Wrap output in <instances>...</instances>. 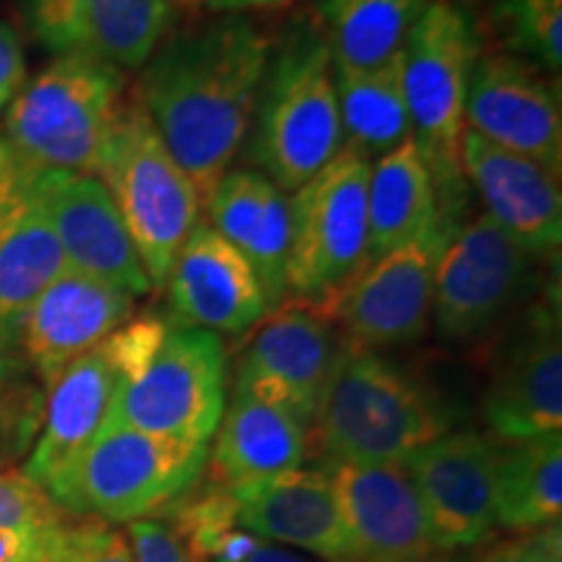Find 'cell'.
Returning <instances> with one entry per match:
<instances>
[{"label": "cell", "instance_id": "cell-19", "mask_svg": "<svg viewBox=\"0 0 562 562\" xmlns=\"http://www.w3.org/2000/svg\"><path fill=\"white\" fill-rule=\"evenodd\" d=\"M170 311L186 328L243 336L269 315L256 273L206 222L182 243L165 281Z\"/></svg>", "mask_w": 562, "mask_h": 562}, {"label": "cell", "instance_id": "cell-6", "mask_svg": "<svg viewBox=\"0 0 562 562\" xmlns=\"http://www.w3.org/2000/svg\"><path fill=\"white\" fill-rule=\"evenodd\" d=\"M480 50L476 21L459 0H430L402 50L412 138L430 167L440 206L453 214L467 193L459 154L469 79Z\"/></svg>", "mask_w": 562, "mask_h": 562}, {"label": "cell", "instance_id": "cell-8", "mask_svg": "<svg viewBox=\"0 0 562 562\" xmlns=\"http://www.w3.org/2000/svg\"><path fill=\"white\" fill-rule=\"evenodd\" d=\"M459 222V214L446 211L414 240L368 258L339 290L313 307L341 326L355 347L378 351L417 341L432 318L435 277Z\"/></svg>", "mask_w": 562, "mask_h": 562}, {"label": "cell", "instance_id": "cell-21", "mask_svg": "<svg viewBox=\"0 0 562 562\" xmlns=\"http://www.w3.org/2000/svg\"><path fill=\"white\" fill-rule=\"evenodd\" d=\"M229 495L240 529L328 562H357L331 480L323 469H294L269 480L232 484Z\"/></svg>", "mask_w": 562, "mask_h": 562}, {"label": "cell", "instance_id": "cell-39", "mask_svg": "<svg viewBox=\"0 0 562 562\" xmlns=\"http://www.w3.org/2000/svg\"><path fill=\"white\" fill-rule=\"evenodd\" d=\"M26 60L21 34L9 21H0V115L9 110L13 97L24 87Z\"/></svg>", "mask_w": 562, "mask_h": 562}, {"label": "cell", "instance_id": "cell-42", "mask_svg": "<svg viewBox=\"0 0 562 562\" xmlns=\"http://www.w3.org/2000/svg\"><path fill=\"white\" fill-rule=\"evenodd\" d=\"M13 344H16V334L9 328L0 326V385L9 383L16 375V360H13Z\"/></svg>", "mask_w": 562, "mask_h": 562}, {"label": "cell", "instance_id": "cell-14", "mask_svg": "<svg viewBox=\"0 0 562 562\" xmlns=\"http://www.w3.org/2000/svg\"><path fill=\"white\" fill-rule=\"evenodd\" d=\"M501 448L480 432H446L404 461L438 552L484 542L495 529Z\"/></svg>", "mask_w": 562, "mask_h": 562}, {"label": "cell", "instance_id": "cell-10", "mask_svg": "<svg viewBox=\"0 0 562 562\" xmlns=\"http://www.w3.org/2000/svg\"><path fill=\"white\" fill-rule=\"evenodd\" d=\"M370 161L344 149L290 199L286 292L326 300L368 258Z\"/></svg>", "mask_w": 562, "mask_h": 562}, {"label": "cell", "instance_id": "cell-45", "mask_svg": "<svg viewBox=\"0 0 562 562\" xmlns=\"http://www.w3.org/2000/svg\"><path fill=\"white\" fill-rule=\"evenodd\" d=\"M417 562H461V560H446V558H435V554H432V558H427V560H417Z\"/></svg>", "mask_w": 562, "mask_h": 562}, {"label": "cell", "instance_id": "cell-18", "mask_svg": "<svg viewBox=\"0 0 562 562\" xmlns=\"http://www.w3.org/2000/svg\"><path fill=\"white\" fill-rule=\"evenodd\" d=\"M558 305L537 307L503 351L484 391L482 414L497 438L524 442L562 427V341Z\"/></svg>", "mask_w": 562, "mask_h": 562}, {"label": "cell", "instance_id": "cell-17", "mask_svg": "<svg viewBox=\"0 0 562 562\" xmlns=\"http://www.w3.org/2000/svg\"><path fill=\"white\" fill-rule=\"evenodd\" d=\"M133 302L128 292L76 269L60 271L19 323L26 362L50 385L70 362L87 355L131 321Z\"/></svg>", "mask_w": 562, "mask_h": 562}, {"label": "cell", "instance_id": "cell-43", "mask_svg": "<svg viewBox=\"0 0 562 562\" xmlns=\"http://www.w3.org/2000/svg\"><path fill=\"white\" fill-rule=\"evenodd\" d=\"M9 165H11V157H9V151H5L3 138H0V178H3V172L9 170Z\"/></svg>", "mask_w": 562, "mask_h": 562}, {"label": "cell", "instance_id": "cell-7", "mask_svg": "<svg viewBox=\"0 0 562 562\" xmlns=\"http://www.w3.org/2000/svg\"><path fill=\"white\" fill-rule=\"evenodd\" d=\"M97 178L108 188L151 286H165L175 256L201 222V193L146 115L125 100Z\"/></svg>", "mask_w": 562, "mask_h": 562}, {"label": "cell", "instance_id": "cell-44", "mask_svg": "<svg viewBox=\"0 0 562 562\" xmlns=\"http://www.w3.org/2000/svg\"><path fill=\"white\" fill-rule=\"evenodd\" d=\"M175 5H180V9H199L203 0H175Z\"/></svg>", "mask_w": 562, "mask_h": 562}, {"label": "cell", "instance_id": "cell-24", "mask_svg": "<svg viewBox=\"0 0 562 562\" xmlns=\"http://www.w3.org/2000/svg\"><path fill=\"white\" fill-rule=\"evenodd\" d=\"M214 435L211 480L227 487L302 469L311 446V427L297 414L237 385Z\"/></svg>", "mask_w": 562, "mask_h": 562}, {"label": "cell", "instance_id": "cell-40", "mask_svg": "<svg viewBox=\"0 0 562 562\" xmlns=\"http://www.w3.org/2000/svg\"><path fill=\"white\" fill-rule=\"evenodd\" d=\"M290 3H294V0H203V9L214 13H243V16H248L250 11L284 9Z\"/></svg>", "mask_w": 562, "mask_h": 562}, {"label": "cell", "instance_id": "cell-34", "mask_svg": "<svg viewBox=\"0 0 562 562\" xmlns=\"http://www.w3.org/2000/svg\"><path fill=\"white\" fill-rule=\"evenodd\" d=\"M11 381L0 385V463L24 453L42 425L40 398L34 391Z\"/></svg>", "mask_w": 562, "mask_h": 562}, {"label": "cell", "instance_id": "cell-29", "mask_svg": "<svg viewBox=\"0 0 562 562\" xmlns=\"http://www.w3.org/2000/svg\"><path fill=\"white\" fill-rule=\"evenodd\" d=\"M562 435L510 442L501 451L495 480V524L529 533L560 521Z\"/></svg>", "mask_w": 562, "mask_h": 562}, {"label": "cell", "instance_id": "cell-9", "mask_svg": "<svg viewBox=\"0 0 562 562\" xmlns=\"http://www.w3.org/2000/svg\"><path fill=\"white\" fill-rule=\"evenodd\" d=\"M227 404V351L216 334L170 328L149 364L121 383L110 417L157 438L209 446Z\"/></svg>", "mask_w": 562, "mask_h": 562}, {"label": "cell", "instance_id": "cell-36", "mask_svg": "<svg viewBox=\"0 0 562 562\" xmlns=\"http://www.w3.org/2000/svg\"><path fill=\"white\" fill-rule=\"evenodd\" d=\"M128 544L133 550L136 562H203L191 547L175 533L165 521H151V518H140V521L128 524Z\"/></svg>", "mask_w": 562, "mask_h": 562}, {"label": "cell", "instance_id": "cell-16", "mask_svg": "<svg viewBox=\"0 0 562 562\" xmlns=\"http://www.w3.org/2000/svg\"><path fill=\"white\" fill-rule=\"evenodd\" d=\"M323 472L331 480L357 562H417L438 552L404 463L328 461Z\"/></svg>", "mask_w": 562, "mask_h": 562}, {"label": "cell", "instance_id": "cell-2", "mask_svg": "<svg viewBox=\"0 0 562 562\" xmlns=\"http://www.w3.org/2000/svg\"><path fill=\"white\" fill-rule=\"evenodd\" d=\"M448 427V409L427 385L378 351L341 341L311 435L326 461L404 463Z\"/></svg>", "mask_w": 562, "mask_h": 562}, {"label": "cell", "instance_id": "cell-20", "mask_svg": "<svg viewBox=\"0 0 562 562\" xmlns=\"http://www.w3.org/2000/svg\"><path fill=\"white\" fill-rule=\"evenodd\" d=\"M461 178L495 220L533 258L558 256L562 243L560 178L539 161L490 144L472 131L461 136Z\"/></svg>", "mask_w": 562, "mask_h": 562}, {"label": "cell", "instance_id": "cell-22", "mask_svg": "<svg viewBox=\"0 0 562 562\" xmlns=\"http://www.w3.org/2000/svg\"><path fill=\"white\" fill-rule=\"evenodd\" d=\"M209 227L256 273L273 313L286 302L290 199L256 170H227L203 195Z\"/></svg>", "mask_w": 562, "mask_h": 562}, {"label": "cell", "instance_id": "cell-37", "mask_svg": "<svg viewBox=\"0 0 562 562\" xmlns=\"http://www.w3.org/2000/svg\"><path fill=\"white\" fill-rule=\"evenodd\" d=\"M480 562H562L560 521L492 547Z\"/></svg>", "mask_w": 562, "mask_h": 562}, {"label": "cell", "instance_id": "cell-30", "mask_svg": "<svg viewBox=\"0 0 562 562\" xmlns=\"http://www.w3.org/2000/svg\"><path fill=\"white\" fill-rule=\"evenodd\" d=\"M175 0H81L76 47L121 70L144 68L170 37Z\"/></svg>", "mask_w": 562, "mask_h": 562}, {"label": "cell", "instance_id": "cell-38", "mask_svg": "<svg viewBox=\"0 0 562 562\" xmlns=\"http://www.w3.org/2000/svg\"><path fill=\"white\" fill-rule=\"evenodd\" d=\"M66 526L68 521L53 529H0V562H50Z\"/></svg>", "mask_w": 562, "mask_h": 562}, {"label": "cell", "instance_id": "cell-11", "mask_svg": "<svg viewBox=\"0 0 562 562\" xmlns=\"http://www.w3.org/2000/svg\"><path fill=\"white\" fill-rule=\"evenodd\" d=\"M533 256L487 214L456 224L435 277L432 315L451 341L495 326L529 284Z\"/></svg>", "mask_w": 562, "mask_h": 562}, {"label": "cell", "instance_id": "cell-4", "mask_svg": "<svg viewBox=\"0 0 562 562\" xmlns=\"http://www.w3.org/2000/svg\"><path fill=\"white\" fill-rule=\"evenodd\" d=\"M125 104V76L83 50L58 53L5 110L3 144L30 170L94 175Z\"/></svg>", "mask_w": 562, "mask_h": 562}, {"label": "cell", "instance_id": "cell-26", "mask_svg": "<svg viewBox=\"0 0 562 562\" xmlns=\"http://www.w3.org/2000/svg\"><path fill=\"white\" fill-rule=\"evenodd\" d=\"M442 214L432 172L414 138L370 161L368 258L414 240Z\"/></svg>", "mask_w": 562, "mask_h": 562}, {"label": "cell", "instance_id": "cell-35", "mask_svg": "<svg viewBox=\"0 0 562 562\" xmlns=\"http://www.w3.org/2000/svg\"><path fill=\"white\" fill-rule=\"evenodd\" d=\"M79 3L81 0H24L34 34L50 50L66 53L76 47Z\"/></svg>", "mask_w": 562, "mask_h": 562}, {"label": "cell", "instance_id": "cell-27", "mask_svg": "<svg viewBox=\"0 0 562 562\" xmlns=\"http://www.w3.org/2000/svg\"><path fill=\"white\" fill-rule=\"evenodd\" d=\"M427 5L430 0H313L307 13L326 40L334 66L370 70L402 55Z\"/></svg>", "mask_w": 562, "mask_h": 562}, {"label": "cell", "instance_id": "cell-46", "mask_svg": "<svg viewBox=\"0 0 562 562\" xmlns=\"http://www.w3.org/2000/svg\"><path fill=\"white\" fill-rule=\"evenodd\" d=\"M50 562H53V560H50Z\"/></svg>", "mask_w": 562, "mask_h": 562}, {"label": "cell", "instance_id": "cell-28", "mask_svg": "<svg viewBox=\"0 0 562 562\" xmlns=\"http://www.w3.org/2000/svg\"><path fill=\"white\" fill-rule=\"evenodd\" d=\"M344 146L362 159H378L412 138V117L402 79V55L381 68L334 66Z\"/></svg>", "mask_w": 562, "mask_h": 562}, {"label": "cell", "instance_id": "cell-41", "mask_svg": "<svg viewBox=\"0 0 562 562\" xmlns=\"http://www.w3.org/2000/svg\"><path fill=\"white\" fill-rule=\"evenodd\" d=\"M245 562H315V560H305L302 554H294L290 550H284V547H277L261 539Z\"/></svg>", "mask_w": 562, "mask_h": 562}, {"label": "cell", "instance_id": "cell-12", "mask_svg": "<svg viewBox=\"0 0 562 562\" xmlns=\"http://www.w3.org/2000/svg\"><path fill=\"white\" fill-rule=\"evenodd\" d=\"M510 53L480 50L467 91L463 125L490 144L562 172L558 81Z\"/></svg>", "mask_w": 562, "mask_h": 562}, {"label": "cell", "instance_id": "cell-33", "mask_svg": "<svg viewBox=\"0 0 562 562\" xmlns=\"http://www.w3.org/2000/svg\"><path fill=\"white\" fill-rule=\"evenodd\" d=\"M53 562H136L128 537L110 524L79 518L63 529Z\"/></svg>", "mask_w": 562, "mask_h": 562}, {"label": "cell", "instance_id": "cell-3", "mask_svg": "<svg viewBox=\"0 0 562 562\" xmlns=\"http://www.w3.org/2000/svg\"><path fill=\"white\" fill-rule=\"evenodd\" d=\"M250 159L273 186L294 193L344 149L331 53L311 13L292 19L261 83L250 125Z\"/></svg>", "mask_w": 562, "mask_h": 562}, {"label": "cell", "instance_id": "cell-25", "mask_svg": "<svg viewBox=\"0 0 562 562\" xmlns=\"http://www.w3.org/2000/svg\"><path fill=\"white\" fill-rule=\"evenodd\" d=\"M66 269V256L24 167L11 161L0 178V326L16 334L32 302Z\"/></svg>", "mask_w": 562, "mask_h": 562}, {"label": "cell", "instance_id": "cell-15", "mask_svg": "<svg viewBox=\"0 0 562 562\" xmlns=\"http://www.w3.org/2000/svg\"><path fill=\"white\" fill-rule=\"evenodd\" d=\"M339 344L334 323L311 302H284L252 334L235 385L284 406L311 427Z\"/></svg>", "mask_w": 562, "mask_h": 562}, {"label": "cell", "instance_id": "cell-31", "mask_svg": "<svg viewBox=\"0 0 562 562\" xmlns=\"http://www.w3.org/2000/svg\"><path fill=\"white\" fill-rule=\"evenodd\" d=\"M484 5L505 53L518 55L544 74H560L562 0H484Z\"/></svg>", "mask_w": 562, "mask_h": 562}, {"label": "cell", "instance_id": "cell-5", "mask_svg": "<svg viewBox=\"0 0 562 562\" xmlns=\"http://www.w3.org/2000/svg\"><path fill=\"white\" fill-rule=\"evenodd\" d=\"M206 463L209 446L157 438L108 419L45 492L68 516L133 524L191 490Z\"/></svg>", "mask_w": 562, "mask_h": 562}, {"label": "cell", "instance_id": "cell-23", "mask_svg": "<svg viewBox=\"0 0 562 562\" xmlns=\"http://www.w3.org/2000/svg\"><path fill=\"white\" fill-rule=\"evenodd\" d=\"M121 383L123 372L104 341L70 362L50 383L40 438L21 474L45 490L102 430Z\"/></svg>", "mask_w": 562, "mask_h": 562}, {"label": "cell", "instance_id": "cell-1", "mask_svg": "<svg viewBox=\"0 0 562 562\" xmlns=\"http://www.w3.org/2000/svg\"><path fill=\"white\" fill-rule=\"evenodd\" d=\"M269 53L250 16L220 13L170 34L144 66L138 102L201 201L248 138Z\"/></svg>", "mask_w": 562, "mask_h": 562}, {"label": "cell", "instance_id": "cell-13", "mask_svg": "<svg viewBox=\"0 0 562 562\" xmlns=\"http://www.w3.org/2000/svg\"><path fill=\"white\" fill-rule=\"evenodd\" d=\"M24 172L70 269L108 281L131 297L154 290L121 211L100 178L30 167Z\"/></svg>", "mask_w": 562, "mask_h": 562}, {"label": "cell", "instance_id": "cell-32", "mask_svg": "<svg viewBox=\"0 0 562 562\" xmlns=\"http://www.w3.org/2000/svg\"><path fill=\"white\" fill-rule=\"evenodd\" d=\"M68 521V513L30 476L0 472V529H53Z\"/></svg>", "mask_w": 562, "mask_h": 562}]
</instances>
